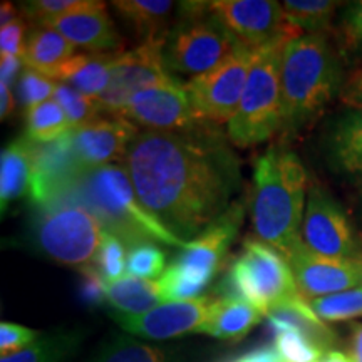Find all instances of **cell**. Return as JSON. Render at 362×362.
I'll use <instances>...</instances> for the list:
<instances>
[{"label":"cell","instance_id":"obj_1","mask_svg":"<svg viewBox=\"0 0 362 362\" xmlns=\"http://www.w3.org/2000/svg\"><path fill=\"white\" fill-rule=\"evenodd\" d=\"M206 126L187 133L143 129L124 156L143 206L187 243L232 206L240 187L237 156Z\"/></svg>","mask_w":362,"mask_h":362},{"label":"cell","instance_id":"obj_2","mask_svg":"<svg viewBox=\"0 0 362 362\" xmlns=\"http://www.w3.org/2000/svg\"><path fill=\"white\" fill-rule=\"evenodd\" d=\"M307 175L293 151L270 148L255 161L250 216L257 237L284 257L302 242Z\"/></svg>","mask_w":362,"mask_h":362},{"label":"cell","instance_id":"obj_3","mask_svg":"<svg viewBox=\"0 0 362 362\" xmlns=\"http://www.w3.org/2000/svg\"><path fill=\"white\" fill-rule=\"evenodd\" d=\"M280 84L282 131L287 134L314 121L341 94V61L324 34H302L285 44Z\"/></svg>","mask_w":362,"mask_h":362},{"label":"cell","instance_id":"obj_4","mask_svg":"<svg viewBox=\"0 0 362 362\" xmlns=\"http://www.w3.org/2000/svg\"><path fill=\"white\" fill-rule=\"evenodd\" d=\"M69 194L98 216L107 233L123 240L129 248L155 240L181 250L188 245L143 206L128 170L119 163L84 170Z\"/></svg>","mask_w":362,"mask_h":362},{"label":"cell","instance_id":"obj_5","mask_svg":"<svg viewBox=\"0 0 362 362\" xmlns=\"http://www.w3.org/2000/svg\"><path fill=\"white\" fill-rule=\"evenodd\" d=\"M292 39H282L255 51L238 110L226 128L230 143L253 148L282 131V52Z\"/></svg>","mask_w":362,"mask_h":362},{"label":"cell","instance_id":"obj_6","mask_svg":"<svg viewBox=\"0 0 362 362\" xmlns=\"http://www.w3.org/2000/svg\"><path fill=\"white\" fill-rule=\"evenodd\" d=\"M238 40L210 12V2H181L180 19L166 34L163 56L170 74L198 78L215 69Z\"/></svg>","mask_w":362,"mask_h":362},{"label":"cell","instance_id":"obj_7","mask_svg":"<svg viewBox=\"0 0 362 362\" xmlns=\"http://www.w3.org/2000/svg\"><path fill=\"white\" fill-rule=\"evenodd\" d=\"M226 297L250 302L262 314L285 302L300 298L288 262L279 250L260 238H247L230 267L225 284Z\"/></svg>","mask_w":362,"mask_h":362},{"label":"cell","instance_id":"obj_8","mask_svg":"<svg viewBox=\"0 0 362 362\" xmlns=\"http://www.w3.org/2000/svg\"><path fill=\"white\" fill-rule=\"evenodd\" d=\"M104 226L93 211L71 198L45 206L35 225V242L49 259L83 269L96 259Z\"/></svg>","mask_w":362,"mask_h":362},{"label":"cell","instance_id":"obj_9","mask_svg":"<svg viewBox=\"0 0 362 362\" xmlns=\"http://www.w3.org/2000/svg\"><path fill=\"white\" fill-rule=\"evenodd\" d=\"M255 51L238 44V47L215 69L185 84L193 112L200 123H230L238 110L245 89Z\"/></svg>","mask_w":362,"mask_h":362},{"label":"cell","instance_id":"obj_10","mask_svg":"<svg viewBox=\"0 0 362 362\" xmlns=\"http://www.w3.org/2000/svg\"><path fill=\"white\" fill-rule=\"evenodd\" d=\"M163 45L165 39L146 40L115 59L110 84L96 99L99 112L117 116L139 90L176 81L166 67Z\"/></svg>","mask_w":362,"mask_h":362},{"label":"cell","instance_id":"obj_11","mask_svg":"<svg viewBox=\"0 0 362 362\" xmlns=\"http://www.w3.org/2000/svg\"><path fill=\"white\" fill-rule=\"evenodd\" d=\"M210 12L240 44L253 51L302 35L297 27L285 21L282 4L272 0H216L210 2Z\"/></svg>","mask_w":362,"mask_h":362},{"label":"cell","instance_id":"obj_12","mask_svg":"<svg viewBox=\"0 0 362 362\" xmlns=\"http://www.w3.org/2000/svg\"><path fill=\"white\" fill-rule=\"evenodd\" d=\"M302 242L319 255L349 260L359 255L354 232L341 205L324 188L312 185L307 198Z\"/></svg>","mask_w":362,"mask_h":362},{"label":"cell","instance_id":"obj_13","mask_svg":"<svg viewBox=\"0 0 362 362\" xmlns=\"http://www.w3.org/2000/svg\"><path fill=\"white\" fill-rule=\"evenodd\" d=\"M117 116L144 131L163 133H187L205 124L197 119L187 89L178 81L139 90Z\"/></svg>","mask_w":362,"mask_h":362},{"label":"cell","instance_id":"obj_14","mask_svg":"<svg viewBox=\"0 0 362 362\" xmlns=\"http://www.w3.org/2000/svg\"><path fill=\"white\" fill-rule=\"evenodd\" d=\"M242 221L243 206L233 203L218 220L188 242L187 248H183L178 260L173 264L176 270L194 287L202 292L205 291L206 285L218 274L221 262L232 247Z\"/></svg>","mask_w":362,"mask_h":362},{"label":"cell","instance_id":"obj_15","mask_svg":"<svg viewBox=\"0 0 362 362\" xmlns=\"http://www.w3.org/2000/svg\"><path fill=\"white\" fill-rule=\"evenodd\" d=\"M216 298L198 297L193 300L161 302L155 309L141 315H124L115 312L112 317L128 334L133 336L165 341L198 332L214 312Z\"/></svg>","mask_w":362,"mask_h":362},{"label":"cell","instance_id":"obj_16","mask_svg":"<svg viewBox=\"0 0 362 362\" xmlns=\"http://www.w3.org/2000/svg\"><path fill=\"white\" fill-rule=\"evenodd\" d=\"M30 200L39 206H49L64 200L84 168L76 155L72 133L47 144L34 143Z\"/></svg>","mask_w":362,"mask_h":362},{"label":"cell","instance_id":"obj_17","mask_svg":"<svg viewBox=\"0 0 362 362\" xmlns=\"http://www.w3.org/2000/svg\"><path fill=\"white\" fill-rule=\"evenodd\" d=\"M357 257L349 260L329 259L312 252L304 242H300L285 259L291 265L298 292L310 302L314 298L359 287L361 267Z\"/></svg>","mask_w":362,"mask_h":362},{"label":"cell","instance_id":"obj_18","mask_svg":"<svg viewBox=\"0 0 362 362\" xmlns=\"http://www.w3.org/2000/svg\"><path fill=\"white\" fill-rule=\"evenodd\" d=\"M49 27L64 35L76 49H83L88 54L124 52L123 39L117 34L104 2L79 0L78 6Z\"/></svg>","mask_w":362,"mask_h":362},{"label":"cell","instance_id":"obj_19","mask_svg":"<svg viewBox=\"0 0 362 362\" xmlns=\"http://www.w3.org/2000/svg\"><path fill=\"white\" fill-rule=\"evenodd\" d=\"M71 133L81 165L84 170H90L126 156L139 128L124 117L101 115Z\"/></svg>","mask_w":362,"mask_h":362},{"label":"cell","instance_id":"obj_20","mask_svg":"<svg viewBox=\"0 0 362 362\" xmlns=\"http://www.w3.org/2000/svg\"><path fill=\"white\" fill-rule=\"evenodd\" d=\"M111 6L133 34L141 37V42L165 39L178 22L180 4L168 0H116Z\"/></svg>","mask_w":362,"mask_h":362},{"label":"cell","instance_id":"obj_21","mask_svg":"<svg viewBox=\"0 0 362 362\" xmlns=\"http://www.w3.org/2000/svg\"><path fill=\"white\" fill-rule=\"evenodd\" d=\"M117 56L119 54H76L54 71L51 79L61 81L96 101L110 84Z\"/></svg>","mask_w":362,"mask_h":362},{"label":"cell","instance_id":"obj_22","mask_svg":"<svg viewBox=\"0 0 362 362\" xmlns=\"http://www.w3.org/2000/svg\"><path fill=\"white\" fill-rule=\"evenodd\" d=\"M34 143L27 136L16 139L0 155V202L2 214L12 202L30 193L34 166Z\"/></svg>","mask_w":362,"mask_h":362},{"label":"cell","instance_id":"obj_23","mask_svg":"<svg viewBox=\"0 0 362 362\" xmlns=\"http://www.w3.org/2000/svg\"><path fill=\"white\" fill-rule=\"evenodd\" d=\"M264 317L265 315L250 302L240 297L223 296L216 298L210 319L198 332L221 339V341L237 342L245 337Z\"/></svg>","mask_w":362,"mask_h":362},{"label":"cell","instance_id":"obj_24","mask_svg":"<svg viewBox=\"0 0 362 362\" xmlns=\"http://www.w3.org/2000/svg\"><path fill=\"white\" fill-rule=\"evenodd\" d=\"M76 47L52 27H34L27 33L24 64L51 79L59 66L69 61Z\"/></svg>","mask_w":362,"mask_h":362},{"label":"cell","instance_id":"obj_25","mask_svg":"<svg viewBox=\"0 0 362 362\" xmlns=\"http://www.w3.org/2000/svg\"><path fill=\"white\" fill-rule=\"evenodd\" d=\"M106 300L115 307L117 314L141 315L160 305L163 296L158 280L124 275L119 280L107 284Z\"/></svg>","mask_w":362,"mask_h":362},{"label":"cell","instance_id":"obj_26","mask_svg":"<svg viewBox=\"0 0 362 362\" xmlns=\"http://www.w3.org/2000/svg\"><path fill=\"white\" fill-rule=\"evenodd\" d=\"M330 156L337 168L362 175V107L347 112L334 126Z\"/></svg>","mask_w":362,"mask_h":362},{"label":"cell","instance_id":"obj_27","mask_svg":"<svg viewBox=\"0 0 362 362\" xmlns=\"http://www.w3.org/2000/svg\"><path fill=\"white\" fill-rule=\"evenodd\" d=\"M27 138L35 144H47L71 133L72 126L62 107L49 99L27 111Z\"/></svg>","mask_w":362,"mask_h":362},{"label":"cell","instance_id":"obj_28","mask_svg":"<svg viewBox=\"0 0 362 362\" xmlns=\"http://www.w3.org/2000/svg\"><path fill=\"white\" fill-rule=\"evenodd\" d=\"M341 2L329 0H287L282 4L285 21L307 34H324Z\"/></svg>","mask_w":362,"mask_h":362},{"label":"cell","instance_id":"obj_29","mask_svg":"<svg viewBox=\"0 0 362 362\" xmlns=\"http://www.w3.org/2000/svg\"><path fill=\"white\" fill-rule=\"evenodd\" d=\"M78 346V337L71 332H56L49 336H40L39 339L13 352V354L2 356L0 362H62L67 359L74 347Z\"/></svg>","mask_w":362,"mask_h":362},{"label":"cell","instance_id":"obj_30","mask_svg":"<svg viewBox=\"0 0 362 362\" xmlns=\"http://www.w3.org/2000/svg\"><path fill=\"white\" fill-rule=\"evenodd\" d=\"M93 362H168L165 352L151 344L128 336H116L103 347Z\"/></svg>","mask_w":362,"mask_h":362},{"label":"cell","instance_id":"obj_31","mask_svg":"<svg viewBox=\"0 0 362 362\" xmlns=\"http://www.w3.org/2000/svg\"><path fill=\"white\" fill-rule=\"evenodd\" d=\"M309 304L320 320L341 322V320L356 319L362 317V287L314 298Z\"/></svg>","mask_w":362,"mask_h":362},{"label":"cell","instance_id":"obj_32","mask_svg":"<svg viewBox=\"0 0 362 362\" xmlns=\"http://www.w3.org/2000/svg\"><path fill=\"white\" fill-rule=\"evenodd\" d=\"M275 351L284 362H319L324 357L322 347L296 329L275 332Z\"/></svg>","mask_w":362,"mask_h":362},{"label":"cell","instance_id":"obj_33","mask_svg":"<svg viewBox=\"0 0 362 362\" xmlns=\"http://www.w3.org/2000/svg\"><path fill=\"white\" fill-rule=\"evenodd\" d=\"M126 270L129 275L146 280L160 279L166 270V255L155 242L133 245L128 252Z\"/></svg>","mask_w":362,"mask_h":362},{"label":"cell","instance_id":"obj_34","mask_svg":"<svg viewBox=\"0 0 362 362\" xmlns=\"http://www.w3.org/2000/svg\"><path fill=\"white\" fill-rule=\"evenodd\" d=\"M126 260H128V253H126V245L123 240H119L115 235L104 233L101 245L96 253L93 265L96 267L104 282L111 284L115 280L124 277Z\"/></svg>","mask_w":362,"mask_h":362},{"label":"cell","instance_id":"obj_35","mask_svg":"<svg viewBox=\"0 0 362 362\" xmlns=\"http://www.w3.org/2000/svg\"><path fill=\"white\" fill-rule=\"evenodd\" d=\"M52 99L62 107V111L66 112L72 129L79 128V126L89 123L90 119L98 117L99 111L96 101L84 96V94H81L79 90L71 88V86L57 83Z\"/></svg>","mask_w":362,"mask_h":362},{"label":"cell","instance_id":"obj_36","mask_svg":"<svg viewBox=\"0 0 362 362\" xmlns=\"http://www.w3.org/2000/svg\"><path fill=\"white\" fill-rule=\"evenodd\" d=\"M56 86V81L49 79L47 76L40 74V72L30 69V67H25L16 84L17 99L29 111L39 106V104L49 101V98L54 96Z\"/></svg>","mask_w":362,"mask_h":362},{"label":"cell","instance_id":"obj_37","mask_svg":"<svg viewBox=\"0 0 362 362\" xmlns=\"http://www.w3.org/2000/svg\"><path fill=\"white\" fill-rule=\"evenodd\" d=\"M78 2L79 0H34L22 2L21 11L25 21L34 22V27H49L59 17L72 11Z\"/></svg>","mask_w":362,"mask_h":362},{"label":"cell","instance_id":"obj_38","mask_svg":"<svg viewBox=\"0 0 362 362\" xmlns=\"http://www.w3.org/2000/svg\"><path fill=\"white\" fill-rule=\"evenodd\" d=\"M339 40L342 52L359 56L362 54V0L351 4L344 11L339 25Z\"/></svg>","mask_w":362,"mask_h":362},{"label":"cell","instance_id":"obj_39","mask_svg":"<svg viewBox=\"0 0 362 362\" xmlns=\"http://www.w3.org/2000/svg\"><path fill=\"white\" fill-rule=\"evenodd\" d=\"M39 337L40 334L37 330L24 327V325L19 324L2 322V325H0V352H2V356L13 354V352L30 346Z\"/></svg>","mask_w":362,"mask_h":362},{"label":"cell","instance_id":"obj_40","mask_svg":"<svg viewBox=\"0 0 362 362\" xmlns=\"http://www.w3.org/2000/svg\"><path fill=\"white\" fill-rule=\"evenodd\" d=\"M25 29L24 17H19L11 24L2 25V29H0V52H2V57H24L27 37Z\"/></svg>","mask_w":362,"mask_h":362},{"label":"cell","instance_id":"obj_41","mask_svg":"<svg viewBox=\"0 0 362 362\" xmlns=\"http://www.w3.org/2000/svg\"><path fill=\"white\" fill-rule=\"evenodd\" d=\"M81 272V293L83 298L88 304H103L104 298H106V288L107 284L104 282L96 267L93 264L86 265Z\"/></svg>","mask_w":362,"mask_h":362},{"label":"cell","instance_id":"obj_42","mask_svg":"<svg viewBox=\"0 0 362 362\" xmlns=\"http://www.w3.org/2000/svg\"><path fill=\"white\" fill-rule=\"evenodd\" d=\"M341 99L347 106L361 110L362 107V66L352 72V74L344 81L341 89Z\"/></svg>","mask_w":362,"mask_h":362},{"label":"cell","instance_id":"obj_43","mask_svg":"<svg viewBox=\"0 0 362 362\" xmlns=\"http://www.w3.org/2000/svg\"><path fill=\"white\" fill-rule=\"evenodd\" d=\"M24 69V57H2L0 59V84H6L8 88H12L13 83L17 84Z\"/></svg>","mask_w":362,"mask_h":362},{"label":"cell","instance_id":"obj_44","mask_svg":"<svg viewBox=\"0 0 362 362\" xmlns=\"http://www.w3.org/2000/svg\"><path fill=\"white\" fill-rule=\"evenodd\" d=\"M13 107H16V101H13L12 89L6 84H0V117L6 119L11 116Z\"/></svg>","mask_w":362,"mask_h":362},{"label":"cell","instance_id":"obj_45","mask_svg":"<svg viewBox=\"0 0 362 362\" xmlns=\"http://www.w3.org/2000/svg\"><path fill=\"white\" fill-rule=\"evenodd\" d=\"M351 362H362V324L352 329Z\"/></svg>","mask_w":362,"mask_h":362},{"label":"cell","instance_id":"obj_46","mask_svg":"<svg viewBox=\"0 0 362 362\" xmlns=\"http://www.w3.org/2000/svg\"><path fill=\"white\" fill-rule=\"evenodd\" d=\"M19 13H17V8L12 6L11 2H2V8H0V24L7 25L13 22L16 19H19Z\"/></svg>","mask_w":362,"mask_h":362},{"label":"cell","instance_id":"obj_47","mask_svg":"<svg viewBox=\"0 0 362 362\" xmlns=\"http://www.w3.org/2000/svg\"><path fill=\"white\" fill-rule=\"evenodd\" d=\"M319 362H351V357L342 354V352L330 351L327 354H324V357Z\"/></svg>","mask_w":362,"mask_h":362},{"label":"cell","instance_id":"obj_48","mask_svg":"<svg viewBox=\"0 0 362 362\" xmlns=\"http://www.w3.org/2000/svg\"><path fill=\"white\" fill-rule=\"evenodd\" d=\"M357 262H359V267H361V285L359 287H362V253H359V257H357Z\"/></svg>","mask_w":362,"mask_h":362},{"label":"cell","instance_id":"obj_49","mask_svg":"<svg viewBox=\"0 0 362 362\" xmlns=\"http://www.w3.org/2000/svg\"><path fill=\"white\" fill-rule=\"evenodd\" d=\"M233 362H237V361H233Z\"/></svg>","mask_w":362,"mask_h":362}]
</instances>
